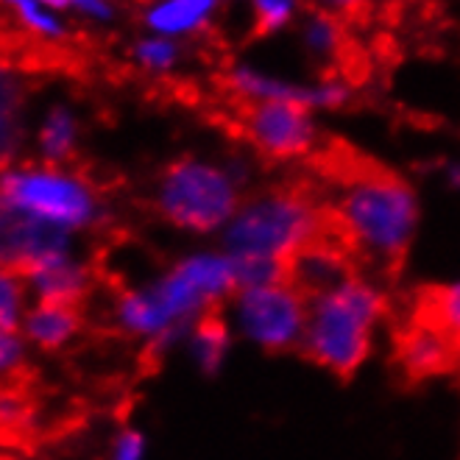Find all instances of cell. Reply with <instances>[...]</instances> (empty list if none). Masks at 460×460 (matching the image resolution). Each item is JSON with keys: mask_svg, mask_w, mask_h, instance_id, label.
<instances>
[{"mask_svg": "<svg viewBox=\"0 0 460 460\" xmlns=\"http://www.w3.org/2000/svg\"><path fill=\"white\" fill-rule=\"evenodd\" d=\"M237 262L221 252H196L176 260L148 285L126 288L112 305L115 327L162 351L181 343L196 323L237 293Z\"/></svg>", "mask_w": 460, "mask_h": 460, "instance_id": "obj_1", "label": "cell"}, {"mask_svg": "<svg viewBox=\"0 0 460 460\" xmlns=\"http://www.w3.org/2000/svg\"><path fill=\"white\" fill-rule=\"evenodd\" d=\"M330 229L358 260L394 270L419 229V199L402 176L383 168H358L341 179Z\"/></svg>", "mask_w": 460, "mask_h": 460, "instance_id": "obj_2", "label": "cell"}, {"mask_svg": "<svg viewBox=\"0 0 460 460\" xmlns=\"http://www.w3.org/2000/svg\"><path fill=\"white\" fill-rule=\"evenodd\" d=\"M332 234L330 212L310 193L279 187L243 199L221 232L224 252L234 260H270L290 265L296 254Z\"/></svg>", "mask_w": 460, "mask_h": 460, "instance_id": "obj_3", "label": "cell"}, {"mask_svg": "<svg viewBox=\"0 0 460 460\" xmlns=\"http://www.w3.org/2000/svg\"><path fill=\"white\" fill-rule=\"evenodd\" d=\"M385 315V296L363 277L349 274L307 299L302 351L332 374H355L371 351L374 330Z\"/></svg>", "mask_w": 460, "mask_h": 460, "instance_id": "obj_4", "label": "cell"}, {"mask_svg": "<svg viewBox=\"0 0 460 460\" xmlns=\"http://www.w3.org/2000/svg\"><path fill=\"white\" fill-rule=\"evenodd\" d=\"M0 204L78 240L106 221L103 196L84 173L73 165H48L37 159H22L0 171Z\"/></svg>", "mask_w": 460, "mask_h": 460, "instance_id": "obj_5", "label": "cell"}, {"mask_svg": "<svg viewBox=\"0 0 460 460\" xmlns=\"http://www.w3.org/2000/svg\"><path fill=\"white\" fill-rule=\"evenodd\" d=\"M243 181L246 171H240L237 162L181 156L159 173L154 209L181 232H224L243 204Z\"/></svg>", "mask_w": 460, "mask_h": 460, "instance_id": "obj_6", "label": "cell"}, {"mask_svg": "<svg viewBox=\"0 0 460 460\" xmlns=\"http://www.w3.org/2000/svg\"><path fill=\"white\" fill-rule=\"evenodd\" d=\"M232 323L249 343L268 351L302 349L307 330V296L290 282L240 288L232 296Z\"/></svg>", "mask_w": 460, "mask_h": 460, "instance_id": "obj_7", "label": "cell"}, {"mask_svg": "<svg viewBox=\"0 0 460 460\" xmlns=\"http://www.w3.org/2000/svg\"><path fill=\"white\" fill-rule=\"evenodd\" d=\"M240 131L268 159H299L318 143L315 112L299 103H243Z\"/></svg>", "mask_w": 460, "mask_h": 460, "instance_id": "obj_8", "label": "cell"}, {"mask_svg": "<svg viewBox=\"0 0 460 460\" xmlns=\"http://www.w3.org/2000/svg\"><path fill=\"white\" fill-rule=\"evenodd\" d=\"M226 87L243 103L282 101V103H299L310 112L343 110L351 101V84L338 75H327L321 81H293L282 75H270L252 65H234L226 73Z\"/></svg>", "mask_w": 460, "mask_h": 460, "instance_id": "obj_9", "label": "cell"}, {"mask_svg": "<svg viewBox=\"0 0 460 460\" xmlns=\"http://www.w3.org/2000/svg\"><path fill=\"white\" fill-rule=\"evenodd\" d=\"M37 90L29 67L0 57V171L31 156Z\"/></svg>", "mask_w": 460, "mask_h": 460, "instance_id": "obj_10", "label": "cell"}, {"mask_svg": "<svg viewBox=\"0 0 460 460\" xmlns=\"http://www.w3.org/2000/svg\"><path fill=\"white\" fill-rule=\"evenodd\" d=\"M81 249V240L50 226H42L12 207L0 204V268L17 274L37 268L40 262Z\"/></svg>", "mask_w": 460, "mask_h": 460, "instance_id": "obj_11", "label": "cell"}, {"mask_svg": "<svg viewBox=\"0 0 460 460\" xmlns=\"http://www.w3.org/2000/svg\"><path fill=\"white\" fill-rule=\"evenodd\" d=\"M84 140V120H81L73 101L50 98L37 103L31 126V156L48 165H70Z\"/></svg>", "mask_w": 460, "mask_h": 460, "instance_id": "obj_12", "label": "cell"}, {"mask_svg": "<svg viewBox=\"0 0 460 460\" xmlns=\"http://www.w3.org/2000/svg\"><path fill=\"white\" fill-rule=\"evenodd\" d=\"M25 285L34 302H57L81 307L93 290V265L84 252L75 249L59 257H50L37 268L25 270Z\"/></svg>", "mask_w": 460, "mask_h": 460, "instance_id": "obj_13", "label": "cell"}, {"mask_svg": "<svg viewBox=\"0 0 460 460\" xmlns=\"http://www.w3.org/2000/svg\"><path fill=\"white\" fill-rule=\"evenodd\" d=\"M20 332L37 351H62L81 332V310L57 302H31Z\"/></svg>", "mask_w": 460, "mask_h": 460, "instance_id": "obj_14", "label": "cell"}, {"mask_svg": "<svg viewBox=\"0 0 460 460\" xmlns=\"http://www.w3.org/2000/svg\"><path fill=\"white\" fill-rule=\"evenodd\" d=\"M221 0H151L143 12V25L148 34L184 40L204 31L218 12Z\"/></svg>", "mask_w": 460, "mask_h": 460, "instance_id": "obj_15", "label": "cell"}, {"mask_svg": "<svg viewBox=\"0 0 460 460\" xmlns=\"http://www.w3.org/2000/svg\"><path fill=\"white\" fill-rule=\"evenodd\" d=\"M460 358V346L441 330L429 327V323L419 321L416 327L402 338L399 346V360L411 376H429L441 374L455 366Z\"/></svg>", "mask_w": 460, "mask_h": 460, "instance_id": "obj_16", "label": "cell"}, {"mask_svg": "<svg viewBox=\"0 0 460 460\" xmlns=\"http://www.w3.org/2000/svg\"><path fill=\"white\" fill-rule=\"evenodd\" d=\"M187 351H190V360L196 363L199 371L204 374H218L229 358L232 349V332H229V321L221 315H207L201 318L190 335L184 338Z\"/></svg>", "mask_w": 460, "mask_h": 460, "instance_id": "obj_17", "label": "cell"}, {"mask_svg": "<svg viewBox=\"0 0 460 460\" xmlns=\"http://www.w3.org/2000/svg\"><path fill=\"white\" fill-rule=\"evenodd\" d=\"M299 34H302L305 50L318 62L332 65L346 53V25H343V20H338L332 14L307 9V14L302 17V25H299Z\"/></svg>", "mask_w": 460, "mask_h": 460, "instance_id": "obj_18", "label": "cell"}, {"mask_svg": "<svg viewBox=\"0 0 460 460\" xmlns=\"http://www.w3.org/2000/svg\"><path fill=\"white\" fill-rule=\"evenodd\" d=\"M0 9H6L20 29L40 42H65L70 37L65 17L42 6L40 0H0Z\"/></svg>", "mask_w": 460, "mask_h": 460, "instance_id": "obj_19", "label": "cell"}, {"mask_svg": "<svg viewBox=\"0 0 460 460\" xmlns=\"http://www.w3.org/2000/svg\"><path fill=\"white\" fill-rule=\"evenodd\" d=\"M419 321L447 332L460 346V282L427 290L419 307Z\"/></svg>", "mask_w": 460, "mask_h": 460, "instance_id": "obj_20", "label": "cell"}, {"mask_svg": "<svg viewBox=\"0 0 460 460\" xmlns=\"http://www.w3.org/2000/svg\"><path fill=\"white\" fill-rule=\"evenodd\" d=\"M131 62L148 75H171L181 62V45L168 37L146 34L131 45Z\"/></svg>", "mask_w": 460, "mask_h": 460, "instance_id": "obj_21", "label": "cell"}, {"mask_svg": "<svg viewBox=\"0 0 460 460\" xmlns=\"http://www.w3.org/2000/svg\"><path fill=\"white\" fill-rule=\"evenodd\" d=\"M31 302L25 277L12 268H0V330H20Z\"/></svg>", "mask_w": 460, "mask_h": 460, "instance_id": "obj_22", "label": "cell"}, {"mask_svg": "<svg viewBox=\"0 0 460 460\" xmlns=\"http://www.w3.org/2000/svg\"><path fill=\"white\" fill-rule=\"evenodd\" d=\"M249 4L254 37L279 34L302 17V9H307V0H249Z\"/></svg>", "mask_w": 460, "mask_h": 460, "instance_id": "obj_23", "label": "cell"}, {"mask_svg": "<svg viewBox=\"0 0 460 460\" xmlns=\"http://www.w3.org/2000/svg\"><path fill=\"white\" fill-rule=\"evenodd\" d=\"M31 419L34 408L29 396L12 383L0 385V436H20V432L29 429Z\"/></svg>", "mask_w": 460, "mask_h": 460, "instance_id": "obj_24", "label": "cell"}, {"mask_svg": "<svg viewBox=\"0 0 460 460\" xmlns=\"http://www.w3.org/2000/svg\"><path fill=\"white\" fill-rule=\"evenodd\" d=\"M29 341L22 338L20 330H0V385H6L9 380L25 368L29 363Z\"/></svg>", "mask_w": 460, "mask_h": 460, "instance_id": "obj_25", "label": "cell"}, {"mask_svg": "<svg viewBox=\"0 0 460 460\" xmlns=\"http://www.w3.org/2000/svg\"><path fill=\"white\" fill-rule=\"evenodd\" d=\"M146 452H148V441L143 432L137 427H123L112 436L103 460H146Z\"/></svg>", "mask_w": 460, "mask_h": 460, "instance_id": "obj_26", "label": "cell"}, {"mask_svg": "<svg viewBox=\"0 0 460 460\" xmlns=\"http://www.w3.org/2000/svg\"><path fill=\"white\" fill-rule=\"evenodd\" d=\"M67 14L90 20L95 25H110L118 17L115 0H67Z\"/></svg>", "mask_w": 460, "mask_h": 460, "instance_id": "obj_27", "label": "cell"}, {"mask_svg": "<svg viewBox=\"0 0 460 460\" xmlns=\"http://www.w3.org/2000/svg\"><path fill=\"white\" fill-rule=\"evenodd\" d=\"M366 4H368V0H307V9L332 14V17L349 22L351 17H358L366 9Z\"/></svg>", "mask_w": 460, "mask_h": 460, "instance_id": "obj_28", "label": "cell"}, {"mask_svg": "<svg viewBox=\"0 0 460 460\" xmlns=\"http://www.w3.org/2000/svg\"><path fill=\"white\" fill-rule=\"evenodd\" d=\"M40 4L42 6H48V9H53V12H57V14H67V0H40Z\"/></svg>", "mask_w": 460, "mask_h": 460, "instance_id": "obj_29", "label": "cell"}, {"mask_svg": "<svg viewBox=\"0 0 460 460\" xmlns=\"http://www.w3.org/2000/svg\"><path fill=\"white\" fill-rule=\"evenodd\" d=\"M447 181L455 190H460V165H447Z\"/></svg>", "mask_w": 460, "mask_h": 460, "instance_id": "obj_30", "label": "cell"}]
</instances>
